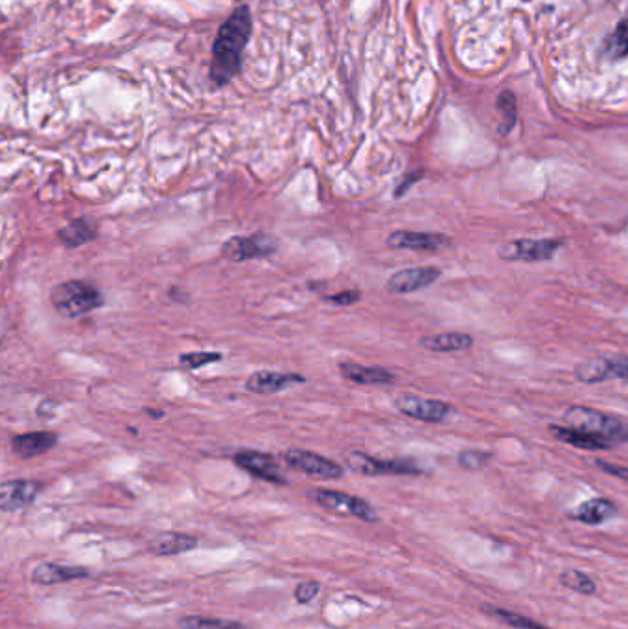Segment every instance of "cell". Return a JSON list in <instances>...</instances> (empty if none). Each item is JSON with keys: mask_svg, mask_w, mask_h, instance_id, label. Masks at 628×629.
Segmentation results:
<instances>
[{"mask_svg": "<svg viewBox=\"0 0 628 629\" xmlns=\"http://www.w3.org/2000/svg\"><path fill=\"white\" fill-rule=\"evenodd\" d=\"M253 34V15L247 4L234 10L218 28L212 45L209 78L216 87H225L242 72L244 52Z\"/></svg>", "mask_w": 628, "mask_h": 629, "instance_id": "6da1fadb", "label": "cell"}, {"mask_svg": "<svg viewBox=\"0 0 628 629\" xmlns=\"http://www.w3.org/2000/svg\"><path fill=\"white\" fill-rule=\"evenodd\" d=\"M50 304L65 319H78L104 306V295L82 280H67L52 289Z\"/></svg>", "mask_w": 628, "mask_h": 629, "instance_id": "7a4b0ae2", "label": "cell"}, {"mask_svg": "<svg viewBox=\"0 0 628 629\" xmlns=\"http://www.w3.org/2000/svg\"><path fill=\"white\" fill-rule=\"evenodd\" d=\"M564 420L568 427L606 438L614 446L628 442V422L605 412L595 411L582 405H573L564 414Z\"/></svg>", "mask_w": 628, "mask_h": 629, "instance_id": "3957f363", "label": "cell"}, {"mask_svg": "<svg viewBox=\"0 0 628 629\" xmlns=\"http://www.w3.org/2000/svg\"><path fill=\"white\" fill-rule=\"evenodd\" d=\"M306 497L328 512L352 515V517L365 521V523H376L380 519L373 504L367 503L365 499L356 497V495H350V493L314 488V490H308Z\"/></svg>", "mask_w": 628, "mask_h": 629, "instance_id": "277c9868", "label": "cell"}, {"mask_svg": "<svg viewBox=\"0 0 628 629\" xmlns=\"http://www.w3.org/2000/svg\"><path fill=\"white\" fill-rule=\"evenodd\" d=\"M279 251V240L271 234L256 232L251 236H234L223 243L221 256L229 262H249V260H264Z\"/></svg>", "mask_w": 628, "mask_h": 629, "instance_id": "5b68a950", "label": "cell"}, {"mask_svg": "<svg viewBox=\"0 0 628 629\" xmlns=\"http://www.w3.org/2000/svg\"><path fill=\"white\" fill-rule=\"evenodd\" d=\"M345 462L352 471L367 475V477H378V475H422L424 469L420 468L417 462L408 458H393V460H380V458L369 457L361 451H349L345 455Z\"/></svg>", "mask_w": 628, "mask_h": 629, "instance_id": "8992f818", "label": "cell"}, {"mask_svg": "<svg viewBox=\"0 0 628 629\" xmlns=\"http://www.w3.org/2000/svg\"><path fill=\"white\" fill-rule=\"evenodd\" d=\"M564 247V241L557 238H544V240H514L505 241L500 245L498 254L501 260L507 262H547L553 260L555 254Z\"/></svg>", "mask_w": 628, "mask_h": 629, "instance_id": "52a82bcc", "label": "cell"}, {"mask_svg": "<svg viewBox=\"0 0 628 629\" xmlns=\"http://www.w3.org/2000/svg\"><path fill=\"white\" fill-rule=\"evenodd\" d=\"M284 462L291 469L304 473L312 479H321V481H338L345 475V469L338 462L330 460V458L321 457L312 451L299 449V447H291L284 453Z\"/></svg>", "mask_w": 628, "mask_h": 629, "instance_id": "ba28073f", "label": "cell"}, {"mask_svg": "<svg viewBox=\"0 0 628 629\" xmlns=\"http://www.w3.org/2000/svg\"><path fill=\"white\" fill-rule=\"evenodd\" d=\"M395 407L404 416L426 422V424H441L454 411L446 401L428 400V398L411 396V394L396 398Z\"/></svg>", "mask_w": 628, "mask_h": 629, "instance_id": "9c48e42d", "label": "cell"}, {"mask_svg": "<svg viewBox=\"0 0 628 629\" xmlns=\"http://www.w3.org/2000/svg\"><path fill=\"white\" fill-rule=\"evenodd\" d=\"M233 460L238 468L244 469L249 475H253L255 479L271 482V484H286L288 482L286 475L282 473V469L277 464V460L271 457V455L244 449V451H238L234 455Z\"/></svg>", "mask_w": 628, "mask_h": 629, "instance_id": "30bf717a", "label": "cell"}, {"mask_svg": "<svg viewBox=\"0 0 628 629\" xmlns=\"http://www.w3.org/2000/svg\"><path fill=\"white\" fill-rule=\"evenodd\" d=\"M43 492V484L39 481L17 479V481L2 482L0 486V510L4 514L24 510L35 503L39 493Z\"/></svg>", "mask_w": 628, "mask_h": 629, "instance_id": "8fae6325", "label": "cell"}, {"mask_svg": "<svg viewBox=\"0 0 628 629\" xmlns=\"http://www.w3.org/2000/svg\"><path fill=\"white\" fill-rule=\"evenodd\" d=\"M441 269L437 267H413V269H404L398 271L391 276L385 284V289L389 293L395 295H406V293H415L420 289H428L435 282L441 280Z\"/></svg>", "mask_w": 628, "mask_h": 629, "instance_id": "7c38bea8", "label": "cell"}, {"mask_svg": "<svg viewBox=\"0 0 628 629\" xmlns=\"http://www.w3.org/2000/svg\"><path fill=\"white\" fill-rule=\"evenodd\" d=\"M387 245L391 249H408V251L437 252L450 247V240L442 234L433 232H411V230H396L389 234Z\"/></svg>", "mask_w": 628, "mask_h": 629, "instance_id": "4fadbf2b", "label": "cell"}, {"mask_svg": "<svg viewBox=\"0 0 628 629\" xmlns=\"http://www.w3.org/2000/svg\"><path fill=\"white\" fill-rule=\"evenodd\" d=\"M91 574H93L91 569L80 567V565H61V563L45 561V563H39L32 571V584L50 587V585L83 580V578H89Z\"/></svg>", "mask_w": 628, "mask_h": 629, "instance_id": "5bb4252c", "label": "cell"}, {"mask_svg": "<svg viewBox=\"0 0 628 629\" xmlns=\"http://www.w3.org/2000/svg\"><path fill=\"white\" fill-rule=\"evenodd\" d=\"M306 378L301 374H284V372H271V370H262L255 372L251 378L245 381V389L253 394H277L282 390L291 389L295 385H303Z\"/></svg>", "mask_w": 628, "mask_h": 629, "instance_id": "9a60e30c", "label": "cell"}, {"mask_svg": "<svg viewBox=\"0 0 628 629\" xmlns=\"http://www.w3.org/2000/svg\"><path fill=\"white\" fill-rule=\"evenodd\" d=\"M59 436L50 431H32L24 435L13 436V455L19 458H35L45 455L58 446Z\"/></svg>", "mask_w": 628, "mask_h": 629, "instance_id": "2e32d148", "label": "cell"}, {"mask_svg": "<svg viewBox=\"0 0 628 629\" xmlns=\"http://www.w3.org/2000/svg\"><path fill=\"white\" fill-rule=\"evenodd\" d=\"M341 376L356 385H391L395 383V374L380 366H363L352 361L339 365Z\"/></svg>", "mask_w": 628, "mask_h": 629, "instance_id": "e0dca14e", "label": "cell"}, {"mask_svg": "<svg viewBox=\"0 0 628 629\" xmlns=\"http://www.w3.org/2000/svg\"><path fill=\"white\" fill-rule=\"evenodd\" d=\"M549 433L555 436L560 442L564 444H570V446L577 447V449H586V451H608L612 449L614 444L606 438L601 436L592 435V433H586V431H579V429H573V427H560V425H551L549 427Z\"/></svg>", "mask_w": 628, "mask_h": 629, "instance_id": "ac0fdd59", "label": "cell"}, {"mask_svg": "<svg viewBox=\"0 0 628 629\" xmlns=\"http://www.w3.org/2000/svg\"><path fill=\"white\" fill-rule=\"evenodd\" d=\"M198 538L183 534V532H163L159 536H155L150 543V550L157 556L170 558V556H181L187 554L190 550L198 547Z\"/></svg>", "mask_w": 628, "mask_h": 629, "instance_id": "d6986e66", "label": "cell"}, {"mask_svg": "<svg viewBox=\"0 0 628 629\" xmlns=\"http://www.w3.org/2000/svg\"><path fill=\"white\" fill-rule=\"evenodd\" d=\"M575 379L586 383V385H594V383H605L610 379H616V370H614V359L612 357H594V359H586L575 366L573 370Z\"/></svg>", "mask_w": 628, "mask_h": 629, "instance_id": "ffe728a7", "label": "cell"}, {"mask_svg": "<svg viewBox=\"0 0 628 629\" xmlns=\"http://www.w3.org/2000/svg\"><path fill=\"white\" fill-rule=\"evenodd\" d=\"M616 515V503H612L610 499H605V497H595L586 503L579 504L571 517L581 521L584 525H601Z\"/></svg>", "mask_w": 628, "mask_h": 629, "instance_id": "44dd1931", "label": "cell"}, {"mask_svg": "<svg viewBox=\"0 0 628 629\" xmlns=\"http://www.w3.org/2000/svg\"><path fill=\"white\" fill-rule=\"evenodd\" d=\"M98 234L93 219L78 218L67 223L63 229L58 230V240L67 247V249H78L87 245L89 241H93Z\"/></svg>", "mask_w": 628, "mask_h": 629, "instance_id": "7402d4cb", "label": "cell"}, {"mask_svg": "<svg viewBox=\"0 0 628 629\" xmlns=\"http://www.w3.org/2000/svg\"><path fill=\"white\" fill-rule=\"evenodd\" d=\"M474 344L472 335L461 332L439 333V335H431L420 339V346L424 350L437 352V354H450V352H461L468 350Z\"/></svg>", "mask_w": 628, "mask_h": 629, "instance_id": "603a6c76", "label": "cell"}, {"mask_svg": "<svg viewBox=\"0 0 628 629\" xmlns=\"http://www.w3.org/2000/svg\"><path fill=\"white\" fill-rule=\"evenodd\" d=\"M177 626L181 629H249L242 622L227 620V618L198 617V615H188L183 617Z\"/></svg>", "mask_w": 628, "mask_h": 629, "instance_id": "cb8c5ba5", "label": "cell"}, {"mask_svg": "<svg viewBox=\"0 0 628 629\" xmlns=\"http://www.w3.org/2000/svg\"><path fill=\"white\" fill-rule=\"evenodd\" d=\"M560 584L568 587L571 591H575V593H579V595H597V584H595L594 578L588 576L586 572L577 571V569L562 572L560 574Z\"/></svg>", "mask_w": 628, "mask_h": 629, "instance_id": "d4e9b609", "label": "cell"}, {"mask_svg": "<svg viewBox=\"0 0 628 629\" xmlns=\"http://www.w3.org/2000/svg\"><path fill=\"white\" fill-rule=\"evenodd\" d=\"M606 56L612 59L628 56V19L617 24L616 30L606 39Z\"/></svg>", "mask_w": 628, "mask_h": 629, "instance_id": "484cf974", "label": "cell"}, {"mask_svg": "<svg viewBox=\"0 0 628 629\" xmlns=\"http://www.w3.org/2000/svg\"><path fill=\"white\" fill-rule=\"evenodd\" d=\"M492 615L501 620L503 624L511 626L516 629H551L544 626V624H538L533 618L524 617L520 613H514L509 609H492Z\"/></svg>", "mask_w": 628, "mask_h": 629, "instance_id": "4316f807", "label": "cell"}, {"mask_svg": "<svg viewBox=\"0 0 628 629\" xmlns=\"http://www.w3.org/2000/svg\"><path fill=\"white\" fill-rule=\"evenodd\" d=\"M498 109H500L503 122H501L500 133L507 135L516 124V100L512 96V92H501L498 98Z\"/></svg>", "mask_w": 628, "mask_h": 629, "instance_id": "83f0119b", "label": "cell"}, {"mask_svg": "<svg viewBox=\"0 0 628 629\" xmlns=\"http://www.w3.org/2000/svg\"><path fill=\"white\" fill-rule=\"evenodd\" d=\"M223 359V355L218 352H192V354H183L179 357V365L183 368H201V366L210 365V363H218Z\"/></svg>", "mask_w": 628, "mask_h": 629, "instance_id": "f1b7e54d", "label": "cell"}, {"mask_svg": "<svg viewBox=\"0 0 628 629\" xmlns=\"http://www.w3.org/2000/svg\"><path fill=\"white\" fill-rule=\"evenodd\" d=\"M457 460H459L461 468L476 471V469L485 468L489 464L490 455L485 451H479V449H465L459 453Z\"/></svg>", "mask_w": 628, "mask_h": 629, "instance_id": "f546056e", "label": "cell"}, {"mask_svg": "<svg viewBox=\"0 0 628 629\" xmlns=\"http://www.w3.org/2000/svg\"><path fill=\"white\" fill-rule=\"evenodd\" d=\"M319 593H321V584L315 582V580H306V582L297 584L295 591H293V596H295V600H297L301 606H306V604L314 602L315 598L319 596Z\"/></svg>", "mask_w": 628, "mask_h": 629, "instance_id": "4dcf8cb0", "label": "cell"}, {"mask_svg": "<svg viewBox=\"0 0 628 629\" xmlns=\"http://www.w3.org/2000/svg\"><path fill=\"white\" fill-rule=\"evenodd\" d=\"M595 468L601 469L606 475H612L616 479L628 482V468H625V466H617V464L605 462V460H595Z\"/></svg>", "mask_w": 628, "mask_h": 629, "instance_id": "1f68e13d", "label": "cell"}, {"mask_svg": "<svg viewBox=\"0 0 628 629\" xmlns=\"http://www.w3.org/2000/svg\"><path fill=\"white\" fill-rule=\"evenodd\" d=\"M360 297L361 293L358 289H347V291H343V293L328 297V302L339 304V306H350V304H356V302L360 300Z\"/></svg>", "mask_w": 628, "mask_h": 629, "instance_id": "d6a6232c", "label": "cell"}, {"mask_svg": "<svg viewBox=\"0 0 628 629\" xmlns=\"http://www.w3.org/2000/svg\"><path fill=\"white\" fill-rule=\"evenodd\" d=\"M422 175H424V173L422 172H415V173H409L408 177H404V181H402V183L398 184V186H396V190H395V197L396 199H398V197H402V195L406 194V192H408L409 188H411V186H413V184L417 183V181H419L420 177H422Z\"/></svg>", "mask_w": 628, "mask_h": 629, "instance_id": "836d02e7", "label": "cell"}]
</instances>
